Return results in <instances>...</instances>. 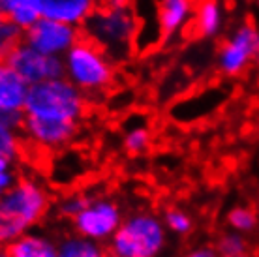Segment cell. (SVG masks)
I'll return each instance as SVG.
<instances>
[{
  "label": "cell",
  "instance_id": "19",
  "mask_svg": "<svg viewBox=\"0 0 259 257\" xmlns=\"http://www.w3.org/2000/svg\"><path fill=\"white\" fill-rule=\"evenodd\" d=\"M162 220L167 233H173L177 237H188L195 227L192 214L188 210L181 208V206H169V208H165Z\"/></svg>",
  "mask_w": 259,
  "mask_h": 257
},
{
  "label": "cell",
  "instance_id": "11",
  "mask_svg": "<svg viewBox=\"0 0 259 257\" xmlns=\"http://www.w3.org/2000/svg\"><path fill=\"white\" fill-rule=\"evenodd\" d=\"M38 2L41 17L79 26V28L100 6V0H38Z\"/></svg>",
  "mask_w": 259,
  "mask_h": 257
},
{
  "label": "cell",
  "instance_id": "7",
  "mask_svg": "<svg viewBox=\"0 0 259 257\" xmlns=\"http://www.w3.org/2000/svg\"><path fill=\"white\" fill-rule=\"evenodd\" d=\"M259 60V28L252 23H242L224 41L218 51V70L235 77L240 75L252 62Z\"/></svg>",
  "mask_w": 259,
  "mask_h": 257
},
{
  "label": "cell",
  "instance_id": "14",
  "mask_svg": "<svg viewBox=\"0 0 259 257\" xmlns=\"http://www.w3.org/2000/svg\"><path fill=\"white\" fill-rule=\"evenodd\" d=\"M192 23H194V30L199 38H218L224 30V23H226V15H224L220 0H199V4L195 6V15Z\"/></svg>",
  "mask_w": 259,
  "mask_h": 257
},
{
  "label": "cell",
  "instance_id": "27",
  "mask_svg": "<svg viewBox=\"0 0 259 257\" xmlns=\"http://www.w3.org/2000/svg\"><path fill=\"white\" fill-rule=\"evenodd\" d=\"M2 21H4V15H2V12H0V23H2Z\"/></svg>",
  "mask_w": 259,
  "mask_h": 257
},
{
  "label": "cell",
  "instance_id": "16",
  "mask_svg": "<svg viewBox=\"0 0 259 257\" xmlns=\"http://www.w3.org/2000/svg\"><path fill=\"white\" fill-rule=\"evenodd\" d=\"M100 253H104L102 244L79 233H71L59 240V257H96Z\"/></svg>",
  "mask_w": 259,
  "mask_h": 257
},
{
  "label": "cell",
  "instance_id": "9",
  "mask_svg": "<svg viewBox=\"0 0 259 257\" xmlns=\"http://www.w3.org/2000/svg\"><path fill=\"white\" fill-rule=\"evenodd\" d=\"M13 70L19 73L28 84H36L47 79L64 77V60L60 57H49L36 51L34 47L21 41L4 58Z\"/></svg>",
  "mask_w": 259,
  "mask_h": 257
},
{
  "label": "cell",
  "instance_id": "3",
  "mask_svg": "<svg viewBox=\"0 0 259 257\" xmlns=\"http://www.w3.org/2000/svg\"><path fill=\"white\" fill-rule=\"evenodd\" d=\"M87 113V94L70 79L57 77L30 84L23 107L25 118L46 122L81 124Z\"/></svg>",
  "mask_w": 259,
  "mask_h": 257
},
{
  "label": "cell",
  "instance_id": "20",
  "mask_svg": "<svg viewBox=\"0 0 259 257\" xmlns=\"http://www.w3.org/2000/svg\"><path fill=\"white\" fill-rule=\"evenodd\" d=\"M23 150V134L8 124L0 122V161H19Z\"/></svg>",
  "mask_w": 259,
  "mask_h": 257
},
{
  "label": "cell",
  "instance_id": "10",
  "mask_svg": "<svg viewBox=\"0 0 259 257\" xmlns=\"http://www.w3.org/2000/svg\"><path fill=\"white\" fill-rule=\"evenodd\" d=\"M195 0H160L158 32L163 39H173L194 21Z\"/></svg>",
  "mask_w": 259,
  "mask_h": 257
},
{
  "label": "cell",
  "instance_id": "13",
  "mask_svg": "<svg viewBox=\"0 0 259 257\" xmlns=\"http://www.w3.org/2000/svg\"><path fill=\"white\" fill-rule=\"evenodd\" d=\"M2 257H59V242L44 233H25L8 242Z\"/></svg>",
  "mask_w": 259,
  "mask_h": 257
},
{
  "label": "cell",
  "instance_id": "2",
  "mask_svg": "<svg viewBox=\"0 0 259 257\" xmlns=\"http://www.w3.org/2000/svg\"><path fill=\"white\" fill-rule=\"evenodd\" d=\"M81 32L118 62L132 57L139 23L130 2H104L81 26Z\"/></svg>",
  "mask_w": 259,
  "mask_h": 257
},
{
  "label": "cell",
  "instance_id": "18",
  "mask_svg": "<svg viewBox=\"0 0 259 257\" xmlns=\"http://www.w3.org/2000/svg\"><path fill=\"white\" fill-rule=\"evenodd\" d=\"M152 143V132L145 124H134L130 126L122 135V147L130 156L145 154Z\"/></svg>",
  "mask_w": 259,
  "mask_h": 257
},
{
  "label": "cell",
  "instance_id": "17",
  "mask_svg": "<svg viewBox=\"0 0 259 257\" xmlns=\"http://www.w3.org/2000/svg\"><path fill=\"white\" fill-rule=\"evenodd\" d=\"M227 227L231 231L242 233V235H248V233H253L259 225V214L255 208L248 205H237L233 206L226 216Z\"/></svg>",
  "mask_w": 259,
  "mask_h": 257
},
{
  "label": "cell",
  "instance_id": "26",
  "mask_svg": "<svg viewBox=\"0 0 259 257\" xmlns=\"http://www.w3.org/2000/svg\"><path fill=\"white\" fill-rule=\"evenodd\" d=\"M96 257H111L109 253H100V255H96Z\"/></svg>",
  "mask_w": 259,
  "mask_h": 257
},
{
  "label": "cell",
  "instance_id": "1",
  "mask_svg": "<svg viewBox=\"0 0 259 257\" xmlns=\"http://www.w3.org/2000/svg\"><path fill=\"white\" fill-rule=\"evenodd\" d=\"M51 208V192L38 177H19L0 197V238L8 244L30 233Z\"/></svg>",
  "mask_w": 259,
  "mask_h": 257
},
{
  "label": "cell",
  "instance_id": "25",
  "mask_svg": "<svg viewBox=\"0 0 259 257\" xmlns=\"http://www.w3.org/2000/svg\"><path fill=\"white\" fill-rule=\"evenodd\" d=\"M218 257H248L246 253H242V255H218Z\"/></svg>",
  "mask_w": 259,
  "mask_h": 257
},
{
  "label": "cell",
  "instance_id": "4",
  "mask_svg": "<svg viewBox=\"0 0 259 257\" xmlns=\"http://www.w3.org/2000/svg\"><path fill=\"white\" fill-rule=\"evenodd\" d=\"M167 246L162 216L152 210H134L124 216L107 242L111 257H160Z\"/></svg>",
  "mask_w": 259,
  "mask_h": 257
},
{
  "label": "cell",
  "instance_id": "24",
  "mask_svg": "<svg viewBox=\"0 0 259 257\" xmlns=\"http://www.w3.org/2000/svg\"><path fill=\"white\" fill-rule=\"evenodd\" d=\"M182 257H218V251L210 248V246H199V248H194L190 250L186 255Z\"/></svg>",
  "mask_w": 259,
  "mask_h": 257
},
{
  "label": "cell",
  "instance_id": "15",
  "mask_svg": "<svg viewBox=\"0 0 259 257\" xmlns=\"http://www.w3.org/2000/svg\"><path fill=\"white\" fill-rule=\"evenodd\" d=\"M0 12L4 19L12 21L21 30H26L41 19L38 0H0Z\"/></svg>",
  "mask_w": 259,
  "mask_h": 257
},
{
  "label": "cell",
  "instance_id": "12",
  "mask_svg": "<svg viewBox=\"0 0 259 257\" xmlns=\"http://www.w3.org/2000/svg\"><path fill=\"white\" fill-rule=\"evenodd\" d=\"M28 87L4 58H0V113H23Z\"/></svg>",
  "mask_w": 259,
  "mask_h": 257
},
{
  "label": "cell",
  "instance_id": "5",
  "mask_svg": "<svg viewBox=\"0 0 259 257\" xmlns=\"http://www.w3.org/2000/svg\"><path fill=\"white\" fill-rule=\"evenodd\" d=\"M64 77L70 79L83 94H100L113 81L115 68L113 60L105 51L84 36L66 53L64 57Z\"/></svg>",
  "mask_w": 259,
  "mask_h": 257
},
{
  "label": "cell",
  "instance_id": "6",
  "mask_svg": "<svg viewBox=\"0 0 259 257\" xmlns=\"http://www.w3.org/2000/svg\"><path fill=\"white\" fill-rule=\"evenodd\" d=\"M122 220V206L117 199L107 197V195H100V197L92 195L87 206L70 224L73 233H79V235L104 246L117 233Z\"/></svg>",
  "mask_w": 259,
  "mask_h": 257
},
{
  "label": "cell",
  "instance_id": "21",
  "mask_svg": "<svg viewBox=\"0 0 259 257\" xmlns=\"http://www.w3.org/2000/svg\"><path fill=\"white\" fill-rule=\"evenodd\" d=\"M91 197L92 195H89V193H84V192L66 193V195H62V197L57 201L55 212H57V216H60L62 220L71 222V220L75 218L84 206H87V203L91 201Z\"/></svg>",
  "mask_w": 259,
  "mask_h": 257
},
{
  "label": "cell",
  "instance_id": "8",
  "mask_svg": "<svg viewBox=\"0 0 259 257\" xmlns=\"http://www.w3.org/2000/svg\"><path fill=\"white\" fill-rule=\"evenodd\" d=\"M81 36H83V32L79 26L41 17L30 28H26L23 41L34 47L36 51L44 53V55L62 58L73 45L77 44V39Z\"/></svg>",
  "mask_w": 259,
  "mask_h": 257
},
{
  "label": "cell",
  "instance_id": "23",
  "mask_svg": "<svg viewBox=\"0 0 259 257\" xmlns=\"http://www.w3.org/2000/svg\"><path fill=\"white\" fill-rule=\"evenodd\" d=\"M246 248L248 244L244 235L229 229L220 237L216 251H218V255H242V253H246Z\"/></svg>",
  "mask_w": 259,
  "mask_h": 257
},
{
  "label": "cell",
  "instance_id": "28",
  "mask_svg": "<svg viewBox=\"0 0 259 257\" xmlns=\"http://www.w3.org/2000/svg\"><path fill=\"white\" fill-rule=\"evenodd\" d=\"M0 244H2V238H0Z\"/></svg>",
  "mask_w": 259,
  "mask_h": 257
},
{
  "label": "cell",
  "instance_id": "22",
  "mask_svg": "<svg viewBox=\"0 0 259 257\" xmlns=\"http://www.w3.org/2000/svg\"><path fill=\"white\" fill-rule=\"evenodd\" d=\"M25 30H21L12 21L4 19L0 23V58H6L8 53L13 51L23 41Z\"/></svg>",
  "mask_w": 259,
  "mask_h": 257
}]
</instances>
